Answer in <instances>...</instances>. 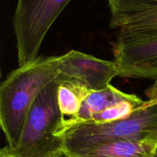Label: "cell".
Here are the masks:
<instances>
[{
  "mask_svg": "<svg viewBox=\"0 0 157 157\" xmlns=\"http://www.w3.org/2000/svg\"><path fill=\"white\" fill-rule=\"evenodd\" d=\"M61 60V56L38 57L12 71L0 83V130L10 149L18 145L37 96L59 75Z\"/></svg>",
  "mask_w": 157,
  "mask_h": 157,
  "instance_id": "obj_1",
  "label": "cell"
},
{
  "mask_svg": "<svg viewBox=\"0 0 157 157\" xmlns=\"http://www.w3.org/2000/svg\"><path fill=\"white\" fill-rule=\"evenodd\" d=\"M57 136L63 140L64 155L69 156H79L98 144L110 140L157 144V100H147L125 119L105 124L80 123Z\"/></svg>",
  "mask_w": 157,
  "mask_h": 157,
  "instance_id": "obj_2",
  "label": "cell"
},
{
  "mask_svg": "<svg viewBox=\"0 0 157 157\" xmlns=\"http://www.w3.org/2000/svg\"><path fill=\"white\" fill-rule=\"evenodd\" d=\"M60 75V74H59ZM61 77L37 96L27 114L18 145L9 150L19 157H48L64 154V142L55 135L62 121L57 99Z\"/></svg>",
  "mask_w": 157,
  "mask_h": 157,
  "instance_id": "obj_3",
  "label": "cell"
},
{
  "mask_svg": "<svg viewBox=\"0 0 157 157\" xmlns=\"http://www.w3.org/2000/svg\"><path fill=\"white\" fill-rule=\"evenodd\" d=\"M71 0H18L12 18L19 67L38 58L53 23Z\"/></svg>",
  "mask_w": 157,
  "mask_h": 157,
  "instance_id": "obj_4",
  "label": "cell"
},
{
  "mask_svg": "<svg viewBox=\"0 0 157 157\" xmlns=\"http://www.w3.org/2000/svg\"><path fill=\"white\" fill-rule=\"evenodd\" d=\"M113 55L118 76L157 80V31H119Z\"/></svg>",
  "mask_w": 157,
  "mask_h": 157,
  "instance_id": "obj_5",
  "label": "cell"
},
{
  "mask_svg": "<svg viewBox=\"0 0 157 157\" xmlns=\"http://www.w3.org/2000/svg\"><path fill=\"white\" fill-rule=\"evenodd\" d=\"M61 57L60 75L64 79L78 80L92 90L104 89L113 78L118 76L114 61L100 59L75 50Z\"/></svg>",
  "mask_w": 157,
  "mask_h": 157,
  "instance_id": "obj_6",
  "label": "cell"
},
{
  "mask_svg": "<svg viewBox=\"0 0 157 157\" xmlns=\"http://www.w3.org/2000/svg\"><path fill=\"white\" fill-rule=\"evenodd\" d=\"M136 97V94L124 93L110 84L102 90H91L83 101L78 116L72 120H62L55 135L58 136L80 123L90 121L95 115L117 103L134 99Z\"/></svg>",
  "mask_w": 157,
  "mask_h": 157,
  "instance_id": "obj_7",
  "label": "cell"
},
{
  "mask_svg": "<svg viewBox=\"0 0 157 157\" xmlns=\"http://www.w3.org/2000/svg\"><path fill=\"white\" fill-rule=\"evenodd\" d=\"M156 147L157 144L152 142L110 140L98 144L79 156L70 157H154Z\"/></svg>",
  "mask_w": 157,
  "mask_h": 157,
  "instance_id": "obj_8",
  "label": "cell"
},
{
  "mask_svg": "<svg viewBox=\"0 0 157 157\" xmlns=\"http://www.w3.org/2000/svg\"><path fill=\"white\" fill-rule=\"evenodd\" d=\"M59 75L61 81L57 90V99L62 120L75 119L83 101L92 90L78 80L64 79Z\"/></svg>",
  "mask_w": 157,
  "mask_h": 157,
  "instance_id": "obj_9",
  "label": "cell"
},
{
  "mask_svg": "<svg viewBox=\"0 0 157 157\" xmlns=\"http://www.w3.org/2000/svg\"><path fill=\"white\" fill-rule=\"evenodd\" d=\"M110 26L121 32L157 31V6L132 13L113 15Z\"/></svg>",
  "mask_w": 157,
  "mask_h": 157,
  "instance_id": "obj_10",
  "label": "cell"
},
{
  "mask_svg": "<svg viewBox=\"0 0 157 157\" xmlns=\"http://www.w3.org/2000/svg\"><path fill=\"white\" fill-rule=\"evenodd\" d=\"M144 102L138 96L134 99L121 101L95 115L90 121L96 124H105L125 119L142 107Z\"/></svg>",
  "mask_w": 157,
  "mask_h": 157,
  "instance_id": "obj_11",
  "label": "cell"
},
{
  "mask_svg": "<svg viewBox=\"0 0 157 157\" xmlns=\"http://www.w3.org/2000/svg\"><path fill=\"white\" fill-rule=\"evenodd\" d=\"M157 6V0H113L110 7L111 16L129 14Z\"/></svg>",
  "mask_w": 157,
  "mask_h": 157,
  "instance_id": "obj_12",
  "label": "cell"
},
{
  "mask_svg": "<svg viewBox=\"0 0 157 157\" xmlns=\"http://www.w3.org/2000/svg\"><path fill=\"white\" fill-rule=\"evenodd\" d=\"M146 95L150 101L157 100V80L154 81V83L146 90Z\"/></svg>",
  "mask_w": 157,
  "mask_h": 157,
  "instance_id": "obj_13",
  "label": "cell"
},
{
  "mask_svg": "<svg viewBox=\"0 0 157 157\" xmlns=\"http://www.w3.org/2000/svg\"><path fill=\"white\" fill-rule=\"evenodd\" d=\"M0 157H19V156H15V155H14L13 153L9 150V147L6 146V147H2V148H0ZM48 157H64V154L57 155V156H48Z\"/></svg>",
  "mask_w": 157,
  "mask_h": 157,
  "instance_id": "obj_14",
  "label": "cell"
},
{
  "mask_svg": "<svg viewBox=\"0 0 157 157\" xmlns=\"http://www.w3.org/2000/svg\"><path fill=\"white\" fill-rule=\"evenodd\" d=\"M107 1H108V4H109V6H111V5L113 4V0H107Z\"/></svg>",
  "mask_w": 157,
  "mask_h": 157,
  "instance_id": "obj_15",
  "label": "cell"
},
{
  "mask_svg": "<svg viewBox=\"0 0 157 157\" xmlns=\"http://www.w3.org/2000/svg\"><path fill=\"white\" fill-rule=\"evenodd\" d=\"M154 157H157V147H156V151H155V153H154Z\"/></svg>",
  "mask_w": 157,
  "mask_h": 157,
  "instance_id": "obj_16",
  "label": "cell"
},
{
  "mask_svg": "<svg viewBox=\"0 0 157 157\" xmlns=\"http://www.w3.org/2000/svg\"><path fill=\"white\" fill-rule=\"evenodd\" d=\"M1 79H2V71L0 68V83H1Z\"/></svg>",
  "mask_w": 157,
  "mask_h": 157,
  "instance_id": "obj_17",
  "label": "cell"
},
{
  "mask_svg": "<svg viewBox=\"0 0 157 157\" xmlns=\"http://www.w3.org/2000/svg\"><path fill=\"white\" fill-rule=\"evenodd\" d=\"M64 157H70V156H64Z\"/></svg>",
  "mask_w": 157,
  "mask_h": 157,
  "instance_id": "obj_18",
  "label": "cell"
}]
</instances>
